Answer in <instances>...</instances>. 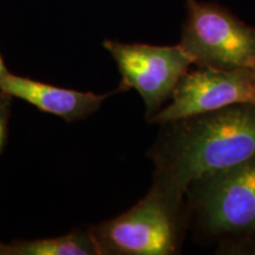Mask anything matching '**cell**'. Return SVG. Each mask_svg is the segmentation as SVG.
Returning a JSON list of instances; mask_svg holds the SVG:
<instances>
[{"instance_id": "7a4b0ae2", "label": "cell", "mask_w": 255, "mask_h": 255, "mask_svg": "<svg viewBox=\"0 0 255 255\" xmlns=\"http://www.w3.org/2000/svg\"><path fill=\"white\" fill-rule=\"evenodd\" d=\"M183 197L152 184L131 209L90 229L100 255H170L180 251Z\"/></svg>"}, {"instance_id": "8992f818", "label": "cell", "mask_w": 255, "mask_h": 255, "mask_svg": "<svg viewBox=\"0 0 255 255\" xmlns=\"http://www.w3.org/2000/svg\"><path fill=\"white\" fill-rule=\"evenodd\" d=\"M170 104L150 122L165 124L235 104H255V77L252 68L218 69L199 66L184 73Z\"/></svg>"}, {"instance_id": "ba28073f", "label": "cell", "mask_w": 255, "mask_h": 255, "mask_svg": "<svg viewBox=\"0 0 255 255\" xmlns=\"http://www.w3.org/2000/svg\"><path fill=\"white\" fill-rule=\"evenodd\" d=\"M2 255H100L91 232L2 244Z\"/></svg>"}, {"instance_id": "30bf717a", "label": "cell", "mask_w": 255, "mask_h": 255, "mask_svg": "<svg viewBox=\"0 0 255 255\" xmlns=\"http://www.w3.org/2000/svg\"><path fill=\"white\" fill-rule=\"evenodd\" d=\"M9 71L7 70V68H6L4 60H2V57L1 55H0V77H2V76H5L6 73H8Z\"/></svg>"}, {"instance_id": "8fae6325", "label": "cell", "mask_w": 255, "mask_h": 255, "mask_svg": "<svg viewBox=\"0 0 255 255\" xmlns=\"http://www.w3.org/2000/svg\"><path fill=\"white\" fill-rule=\"evenodd\" d=\"M252 70H253V73H254V77H255V64L253 66H252Z\"/></svg>"}, {"instance_id": "7c38bea8", "label": "cell", "mask_w": 255, "mask_h": 255, "mask_svg": "<svg viewBox=\"0 0 255 255\" xmlns=\"http://www.w3.org/2000/svg\"><path fill=\"white\" fill-rule=\"evenodd\" d=\"M1 250H2V244H1V242H0V255H2L1 254Z\"/></svg>"}, {"instance_id": "9c48e42d", "label": "cell", "mask_w": 255, "mask_h": 255, "mask_svg": "<svg viewBox=\"0 0 255 255\" xmlns=\"http://www.w3.org/2000/svg\"><path fill=\"white\" fill-rule=\"evenodd\" d=\"M11 96L0 92V152L4 149L7 137V124L11 109Z\"/></svg>"}, {"instance_id": "3957f363", "label": "cell", "mask_w": 255, "mask_h": 255, "mask_svg": "<svg viewBox=\"0 0 255 255\" xmlns=\"http://www.w3.org/2000/svg\"><path fill=\"white\" fill-rule=\"evenodd\" d=\"M187 194L209 234L234 248L255 244V157L194 181Z\"/></svg>"}, {"instance_id": "6da1fadb", "label": "cell", "mask_w": 255, "mask_h": 255, "mask_svg": "<svg viewBox=\"0 0 255 255\" xmlns=\"http://www.w3.org/2000/svg\"><path fill=\"white\" fill-rule=\"evenodd\" d=\"M154 148V184L183 197L194 181L255 157V104L165 123Z\"/></svg>"}, {"instance_id": "277c9868", "label": "cell", "mask_w": 255, "mask_h": 255, "mask_svg": "<svg viewBox=\"0 0 255 255\" xmlns=\"http://www.w3.org/2000/svg\"><path fill=\"white\" fill-rule=\"evenodd\" d=\"M187 19L178 44L197 66L252 68L255 27L218 4L186 0Z\"/></svg>"}, {"instance_id": "5b68a950", "label": "cell", "mask_w": 255, "mask_h": 255, "mask_svg": "<svg viewBox=\"0 0 255 255\" xmlns=\"http://www.w3.org/2000/svg\"><path fill=\"white\" fill-rule=\"evenodd\" d=\"M103 46L119 66L122 76L120 90L133 89L141 95L149 121L171 98L178 81L193 64L180 45L155 46L105 40Z\"/></svg>"}, {"instance_id": "52a82bcc", "label": "cell", "mask_w": 255, "mask_h": 255, "mask_svg": "<svg viewBox=\"0 0 255 255\" xmlns=\"http://www.w3.org/2000/svg\"><path fill=\"white\" fill-rule=\"evenodd\" d=\"M0 92L23 100L40 111L55 115L68 122L87 119L111 96L58 88L11 72L0 77Z\"/></svg>"}]
</instances>
